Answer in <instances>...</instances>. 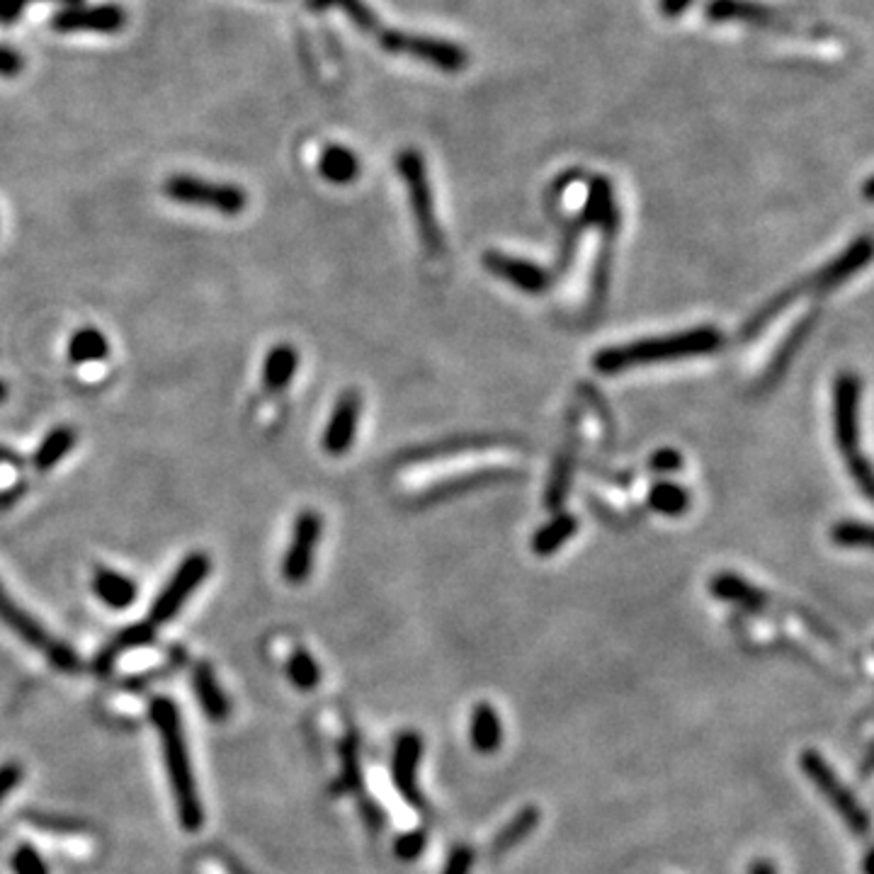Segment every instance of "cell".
<instances>
[{
	"label": "cell",
	"mask_w": 874,
	"mask_h": 874,
	"mask_svg": "<svg viewBox=\"0 0 874 874\" xmlns=\"http://www.w3.org/2000/svg\"><path fill=\"white\" fill-rule=\"evenodd\" d=\"M360 416H362V396L360 392H355V388H348V392L338 396L335 406L331 411V418L326 423L323 440H321L326 455L343 457L350 452L358 437Z\"/></svg>",
	"instance_id": "8fae6325"
},
{
	"label": "cell",
	"mask_w": 874,
	"mask_h": 874,
	"mask_svg": "<svg viewBox=\"0 0 874 874\" xmlns=\"http://www.w3.org/2000/svg\"><path fill=\"white\" fill-rule=\"evenodd\" d=\"M649 469L656 473H675L683 469V455L673 447H663L649 459Z\"/></svg>",
	"instance_id": "d590c367"
},
{
	"label": "cell",
	"mask_w": 874,
	"mask_h": 874,
	"mask_svg": "<svg viewBox=\"0 0 874 874\" xmlns=\"http://www.w3.org/2000/svg\"><path fill=\"white\" fill-rule=\"evenodd\" d=\"M748 874H777V870L772 867V862H768V860H756L750 865Z\"/></svg>",
	"instance_id": "7bdbcfd3"
},
{
	"label": "cell",
	"mask_w": 874,
	"mask_h": 874,
	"mask_svg": "<svg viewBox=\"0 0 874 874\" xmlns=\"http://www.w3.org/2000/svg\"><path fill=\"white\" fill-rule=\"evenodd\" d=\"M28 3H32V0H0V24L15 22L22 15V10ZM54 3H61L68 8V6H81L83 0H54Z\"/></svg>",
	"instance_id": "f35d334b"
},
{
	"label": "cell",
	"mask_w": 874,
	"mask_h": 874,
	"mask_svg": "<svg viewBox=\"0 0 874 874\" xmlns=\"http://www.w3.org/2000/svg\"><path fill=\"white\" fill-rule=\"evenodd\" d=\"M396 168H398V175H401V180H404L406 192H408L411 212H413V218H416L423 248L437 255L443 251V234H440V226H437L433 188H430L428 170H425L423 156L416 149H404L396 158Z\"/></svg>",
	"instance_id": "277c9868"
},
{
	"label": "cell",
	"mask_w": 874,
	"mask_h": 874,
	"mask_svg": "<svg viewBox=\"0 0 874 874\" xmlns=\"http://www.w3.org/2000/svg\"><path fill=\"white\" fill-rule=\"evenodd\" d=\"M319 170L323 180L333 182V185H350L360 175V158L355 156V151L345 149V146L333 143L323 149L319 158Z\"/></svg>",
	"instance_id": "44dd1931"
},
{
	"label": "cell",
	"mask_w": 874,
	"mask_h": 874,
	"mask_svg": "<svg viewBox=\"0 0 874 874\" xmlns=\"http://www.w3.org/2000/svg\"><path fill=\"white\" fill-rule=\"evenodd\" d=\"M93 593L113 610H127L137 600L139 588L125 574H117L113 568H97L93 576Z\"/></svg>",
	"instance_id": "ac0fdd59"
},
{
	"label": "cell",
	"mask_w": 874,
	"mask_h": 874,
	"mask_svg": "<svg viewBox=\"0 0 874 874\" xmlns=\"http://www.w3.org/2000/svg\"><path fill=\"white\" fill-rule=\"evenodd\" d=\"M809 326H811V319H809V321H804V323H801V326L797 328V331L787 338L785 348H782L780 352H777V358H775V360H772V364H770L768 380H775V376L785 370V364L789 362V358L795 355V350L799 348L801 340H804V335H807V331H809Z\"/></svg>",
	"instance_id": "e575fe53"
},
{
	"label": "cell",
	"mask_w": 874,
	"mask_h": 874,
	"mask_svg": "<svg viewBox=\"0 0 874 874\" xmlns=\"http://www.w3.org/2000/svg\"><path fill=\"white\" fill-rule=\"evenodd\" d=\"M692 3H695V0H659V10L663 18H678L683 15Z\"/></svg>",
	"instance_id": "b9f144b4"
},
{
	"label": "cell",
	"mask_w": 874,
	"mask_h": 874,
	"mask_svg": "<svg viewBox=\"0 0 874 874\" xmlns=\"http://www.w3.org/2000/svg\"><path fill=\"white\" fill-rule=\"evenodd\" d=\"M109 352V343L103 331L97 328H81L68 340V358L73 364L103 362Z\"/></svg>",
	"instance_id": "4316f807"
},
{
	"label": "cell",
	"mask_w": 874,
	"mask_h": 874,
	"mask_svg": "<svg viewBox=\"0 0 874 874\" xmlns=\"http://www.w3.org/2000/svg\"><path fill=\"white\" fill-rule=\"evenodd\" d=\"M690 491L673 481H656L649 491V505L665 518H680L690 510Z\"/></svg>",
	"instance_id": "484cf974"
},
{
	"label": "cell",
	"mask_w": 874,
	"mask_h": 874,
	"mask_svg": "<svg viewBox=\"0 0 874 874\" xmlns=\"http://www.w3.org/2000/svg\"><path fill=\"white\" fill-rule=\"evenodd\" d=\"M20 777H22V770L18 768V765L10 763V765H6V768H0V801H3L10 789L20 782Z\"/></svg>",
	"instance_id": "60d3db41"
},
{
	"label": "cell",
	"mask_w": 874,
	"mask_h": 874,
	"mask_svg": "<svg viewBox=\"0 0 874 874\" xmlns=\"http://www.w3.org/2000/svg\"><path fill=\"white\" fill-rule=\"evenodd\" d=\"M469 736H471V746L477 753H493L501 748L503 744V726H501V716L491 707L489 702H481L473 707L471 712V728H469Z\"/></svg>",
	"instance_id": "ffe728a7"
},
{
	"label": "cell",
	"mask_w": 874,
	"mask_h": 874,
	"mask_svg": "<svg viewBox=\"0 0 874 874\" xmlns=\"http://www.w3.org/2000/svg\"><path fill=\"white\" fill-rule=\"evenodd\" d=\"M12 867H15V874H46L42 857L30 845H22L18 850L15 857H12Z\"/></svg>",
	"instance_id": "74e56055"
},
{
	"label": "cell",
	"mask_w": 874,
	"mask_h": 874,
	"mask_svg": "<svg viewBox=\"0 0 874 874\" xmlns=\"http://www.w3.org/2000/svg\"><path fill=\"white\" fill-rule=\"evenodd\" d=\"M860 398L862 382L857 374H841L833 384V435L838 449L845 459L850 477L855 479L860 491L872 498L874 477L867 457L860 449Z\"/></svg>",
	"instance_id": "3957f363"
},
{
	"label": "cell",
	"mask_w": 874,
	"mask_h": 874,
	"mask_svg": "<svg viewBox=\"0 0 874 874\" xmlns=\"http://www.w3.org/2000/svg\"><path fill=\"white\" fill-rule=\"evenodd\" d=\"M540 825V809L537 807H525L520 809L513 819H510L491 843L493 855H503L508 850H513L520 845L525 838Z\"/></svg>",
	"instance_id": "d4e9b609"
},
{
	"label": "cell",
	"mask_w": 874,
	"mask_h": 874,
	"mask_svg": "<svg viewBox=\"0 0 874 874\" xmlns=\"http://www.w3.org/2000/svg\"><path fill=\"white\" fill-rule=\"evenodd\" d=\"M163 192L168 200L192 206H206L226 216H236L246 210V190L231 182H212L194 175H173L166 180Z\"/></svg>",
	"instance_id": "52a82bcc"
},
{
	"label": "cell",
	"mask_w": 874,
	"mask_h": 874,
	"mask_svg": "<svg viewBox=\"0 0 874 874\" xmlns=\"http://www.w3.org/2000/svg\"><path fill=\"white\" fill-rule=\"evenodd\" d=\"M425 845H428V835H425L420 829L406 831L394 841V853L401 862H413L423 855Z\"/></svg>",
	"instance_id": "d6a6232c"
},
{
	"label": "cell",
	"mask_w": 874,
	"mask_h": 874,
	"mask_svg": "<svg viewBox=\"0 0 874 874\" xmlns=\"http://www.w3.org/2000/svg\"><path fill=\"white\" fill-rule=\"evenodd\" d=\"M76 445V433H73L68 425H58V428L49 430L44 435V440L40 443V447L34 449V469L36 471H49L54 469L58 461H64L68 457V452Z\"/></svg>",
	"instance_id": "cb8c5ba5"
},
{
	"label": "cell",
	"mask_w": 874,
	"mask_h": 874,
	"mask_svg": "<svg viewBox=\"0 0 874 874\" xmlns=\"http://www.w3.org/2000/svg\"><path fill=\"white\" fill-rule=\"evenodd\" d=\"M473 867V850L469 845H457L447 855L443 874H471Z\"/></svg>",
	"instance_id": "8d00e7d4"
},
{
	"label": "cell",
	"mask_w": 874,
	"mask_h": 874,
	"mask_svg": "<svg viewBox=\"0 0 874 874\" xmlns=\"http://www.w3.org/2000/svg\"><path fill=\"white\" fill-rule=\"evenodd\" d=\"M872 258V238L870 236H860L857 241L850 243V246L833 258L831 263H825L821 270L813 273V285H817V291H829L835 289L838 285L848 283L850 277L857 275L862 267H865Z\"/></svg>",
	"instance_id": "9a60e30c"
},
{
	"label": "cell",
	"mask_w": 874,
	"mask_h": 874,
	"mask_svg": "<svg viewBox=\"0 0 874 874\" xmlns=\"http://www.w3.org/2000/svg\"><path fill=\"white\" fill-rule=\"evenodd\" d=\"M372 34L376 36V42H380L384 52L413 56L437 71L459 73V71H465L469 64V56L465 49H461L459 44H452V42L437 40V36L411 34V32H401V30H392V28L386 30V28H382V24H376V30Z\"/></svg>",
	"instance_id": "8992f818"
},
{
	"label": "cell",
	"mask_w": 874,
	"mask_h": 874,
	"mask_svg": "<svg viewBox=\"0 0 874 874\" xmlns=\"http://www.w3.org/2000/svg\"><path fill=\"white\" fill-rule=\"evenodd\" d=\"M323 520L316 510H303L295 520L291 540L283 558V576L291 586H301L311 576L316 552H319Z\"/></svg>",
	"instance_id": "30bf717a"
},
{
	"label": "cell",
	"mask_w": 874,
	"mask_h": 874,
	"mask_svg": "<svg viewBox=\"0 0 874 874\" xmlns=\"http://www.w3.org/2000/svg\"><path fill=\"white\" fill-rule=\"evenodd\" d=\"M340 756H343V772H340V787H343V789H358L360 787V760H358L355 738H352V736L345 738Z\"/></svg>",
	"instance_id": "836d02e7"
},
{
	"label": "cell",
	"mask_w": 874,
	"mask_h": 874,
	"mask_svg": "<svg viewBox=\"0 0 874 874\" xmlns=\"http://www.w3.org/2000/svg\"><path fill=\"white\" fill-rule=\"evenodd\" d=\"M586 224L598 226L605 241H612L619 228V212L615 202V190L607 178H593L586 202Z\"/></svg>",
	"instance_id": "e0dca14e"
},
{
	"label": "cell",
	"mask_w": 874,
	"mask_h": 874,
	"mask_svg": "<svg viewBox=\"0 0 874 874\" xmlns=\"http://www.w3.org/2000/svg\"><path fill=\"white\" fill-rule=\"evenodd\" d=\"M287 675L299 690H313L321 680V668L307 651H295L287 661Z\"/></svg>",
	"instance_id": "4dcf8cb0"
},
{
	"label": "cell",
	"mask_w": 874,
	"mask_h": 874,
	"mask_svg": "<svg viewBox=\"0 0 874 874\" xmlns=\"http://www.w3.org/2000/svg\"><path fill=\"white\" fill-rule=\"evenodd\" d=\"M151 635H153V625H149V622L125 629V631H121V635L115 639L113 647H109V649L100 656V661H97V668H100V671H105V668H107L109 663H113L121 651L143 647L146 641H151Z\"/></svg>",
	"instance_id": "1f68e13d"
},
{
	"label": "cell",
	"mask_w": 874,
	"mask_h": 874,
	"mask_svg": "<svg viewBox=\"0 0 874 874\" xmlns=\"http://www.w3.org/2000/svg\"><path fill=\"white\" fill-rule=\"evenodd\" d=\"M151 720H153V726L158 728V734H161L166 770H168L170 787H173V799H175L182 829L200 831L202 821H204V811H202V801H200V792H198V782H194V775H192L180 712L168 697H156L151 702Z\"/></svg>",
	"instance_id": "7a4b0ae2"
},
{
	"label": "cell",
	"mask_w": 874,
	"mask_h": 874,
	"mask_svg": "<svg viewBox=\"0 0 874 874\" xmlns=\"http://www.w3.org/2000/svg\"><path fill=\"white\" fill-rule=\"evenodd\" d=\"M872 180H874V178H867V182H865V198H867V200H872Z\"/></svg>",
	"instance_id": "f6af8a7d"
},
{
	"label": "cell",
	"mask_w": 874,
	"mask_h": 874,
	"mask_svg": "<svg viewBox=\"0 0 874 874\" xmlns=\"http://www.w3.org/2000/svg\"><path fill=\"white\" fill-rule=\"evenodd\" d=\"M127 12L121 6H68L52 18V30L56 32H103L113 34L125 30Z\"/></svg>",
	"instance_id": "7c38bea8"
},
{
	"label": "cell",
	"mask_w": 874,
	"mask_h": 874,
	"mask_svg": "<svg viewBox=\"0 0 874 874\" xmlns=\"http://www.w3.org/2000/svg\"><path fill=\"white\" fill-rule=\"evenodd\" d=\"M0 622H6L20 639H24L34 647L36 651H42L49 661H52L61 671H73L78 665L76 653H73L66 643H61L46 635V629L36 622L34 617H30L22 607L10 598L8 590L0 586Z\"/></svg>",
	"instance_id": "9c48e42d"
},
{
	"label": "cell",
	"mask_w": 874,
	"mask_h": 874,
	"mask_svg": "<svg viewBox=\"0 0 874 874\" xmlns=\"http://www.w3.org/2000/svg\"><path fill=\"white\" fill-rule=\"evenodd\" d=\"M574 443H568L564 447L562 457L556 459V467L552 471V481H550V489H546V508L550 510H558L564 505L566 495H568V483H571V473H574Z\"/></svg>",
	"instance_id": "f1b7e54d"
},
{
	"label": "cell",
	"mask_w": 874,
	"mask_h": 874,
	"mask_svg": "<svg viewBox=\"0 0 874 874\" xmlns=\"http://www.w3.org/2000/svg\"><path fill=\"white\" fill-rule=\"evenodd\" d=\"M22 56L10 46H0V76H15L22 71Z\"/></svg>",
	"instance_id": "ab89813d"
},
{
	"label": "cell",
	"mask_w": 874,
	"mask_h": 874,
	"mask_svg": "<svg viewBox=\"0 0 874 874\" xmlns=\"http://www.w3.org/2000/svg\"><path fill=\"white\" fill-rule=\"evenodd\" d=\"M299 370V352L295 345L279 343L270 348L263 362V384L267 392H283V388L295 380Z\"/></svg>",
	"instance_id": "d6986e66"
},
{
	"label": "cell",
	"mask_w": 874,
	"mask_h": 874,
	"mask_svg": "<svg viewBox=\"0 0 874 874\" xmlns=\"http://www.w3.org/2000/svg\"><path fill=\"white\" fill-rule=\"evenodd\" d=\"M722 345H724V335L720 328L697 326L683 333L643 338V340H635V343L605 348L593 358V367L600 374H619L635 367H643V364L712 355V352H716Z\"/></svg>",
	"instance_id": "6da1fadb"
},
{
	"label": "cell",
	"mask_w": 874,
	"mask_h": 874,
	"mask_svg": "<svg viewBox=\"0 0 874 874\" xmlns=\"http://www.w3.org/2000/svg\"><path fill=\"white\" fill-rule=\"evenodd\" d=\"M307 6L316 12H323L331 8L343 10L350 18V22L355 24L358 30L367 32V34H372L376 30V24H380V18L374 15V10L364 3V0H307Z\"/></svg>",
	"instance_id": "83f0119b"
},
{
	"label": "cell",
	"mask_w": 874,
	"mask_h": 874,
	"mask_svg": "<svg viewBox=\"0 0 874 874\" xmlns=\"http://www.w3.org/2000/svg\"><path fill=\"white\" fill-rule=\"evenodd\" d=\"M799 765H801V772H804L809 777V782L825 797V801H829V804L835 809V813L843 819L848 829L855 835H867L870 833V817H867L865 807H862L855 799V795L843 785L841 777L835 775V770L829 763H825L821 753L813 748L804 750L799 758Z\"/></svg>",
	"instance_id": "5b68a950"
},
{
	"label": "cell",
	"mask_w": 874,
	"mask_h": 874,
	"mask_svg": "<svg viewBox=\"0 0 874 874\" xmlns=\"http://www.w3.org/2000/svg\"><path fill=\"white\" fill-rule=\"evenodd\" d=\"M0 398H6V384H0Z\"/></svg>",
	"instance_id": "bcb514c9"
},
{
	"label": "cell",
	"mask_w": 874,
	"mask_h": 874,
	"mask_svg": "<svg viewBox=\"0 0 874 874\" xmlns=\"http://www.w3.org/2000/svg\"><path fill=\"white\" fill-rule=\"evenodd\" d=\"M423 758V738L418 732H404L398 736L392 758V777L398 795L411 807H423V795L418 787V765Z\"/></svg>",
	"instance_id": "5bb4252c"
},
{
	"label": "cell",
	"mask_w": 874,
	"mask_h": 874,
	"mask_svg": "<svg viewBox=\"0 0 874 874\" xmlns=\"http://www.w3.org/2000/svg\"><path fill=\"white\" fill-rule=\"evenodd\" d=\"M870 862H872V853L867 850L865 853V860H862V870H865V874H872V870H870Z\"/></svg>",
	"instance_id": "ee69618b"
},
{
	"label": "cell",
	"mask_w": 874,
	"mask_h": 874,
	"mask_svg": "<svg viewBox=\"0 0 874 874\" xmlns=\"http://www.w3.org/2000/svg\"><path fill=\"white\" fill-rule=\"evenodd\" d=\"M578 532V520L571 513H558L552 522L534 532L532 552L537 556H552Z\"/></svg>",
	"instance_id": "603a6c76"
},
{
	"label": "cell",
	"mask_w": 874,
	"mask_h": 874,
	"mask_svg": "<svg viewBox=\"0 0 874 874\" xmlns=\"http://www.w3.org/2000/svg\"><path fill=\"white\" fill-rule=\"evenodd\" d=\"M481 263L493 277L518 287L520 291H525V295H544V291L552 287L554 279L552 273L544 270V267H540L537 263L513 258V255H505L501 251L483 253Z\"/></svg>",
	"instance_id": "4fadbf2b"
},
{
	"label": "cell",
	"mask_w": 874,
	"mask_h": 874,
	"mask_svg": "<svg viewBox=\"0 0 874 874\" xmlns=\"http://www.w3.org/2000/svg\"><path fill=\"white\" fill-rule=\"evenodd\" d=\"M704 15H707L710 22H740L765 30L780 28L777 12L768 6L756 3V0H710L704 6Z\"/></svg>",
	"instance_id": "2e32d148"
},
{
	"label": "cell",
	"mask_w": 874,
	"mask_h": 874,
	"mask_svg": "<svg viewBox=\"0 0 874 874\" xmlns=\"http://www.w3.org/2000/svg\"><path fill=\"white\" fill-rule=\"evenodd\" d=\"M831 542L835 546H841V550H870L872 530L867 522L843 520L831 527Z\"/></svg>",
	"instance_id": "f546056e"
},
{
	"label": "cell",
	"mask_w": 874,
	"mask_h": 874,
	"mask_svg": "<svg viewBox=\"0 0 874 874\" xmlns=\"http://www.w3.org/2000/svg\"><path fill=\"white\" fill-rule=\"evenodd\" d=\"M192 688L198 692V697L202 702V710L206 712V716L214 722H224L228 716V702L224 690L218 688L216 683V675L214 671L206 663H200L198 668L192 671Z\"/></svg>",
	"instance_id": "7402d4cb"
},
{
	"label": "cell",
	"mask_w": 874,
	"mask_h": 874,
	"mask_svg": "<svg viewBox=\"0 0 874 874\" xmlns=\"http://www.w3.org/2000/svg\"><path fill=\"white\" fill-rule=\"evenodd\" d=\"M210 571H212V562L204 552H192L182 558L180 566L175 568V574L168 578L163 590L153 598L149 619H146V622L153 627L170 622V619H173L182 610V607H185L190 595L206 580Z\"/></svg>",
	"instance_id": "ba28073f"
}]
</instances>
